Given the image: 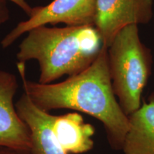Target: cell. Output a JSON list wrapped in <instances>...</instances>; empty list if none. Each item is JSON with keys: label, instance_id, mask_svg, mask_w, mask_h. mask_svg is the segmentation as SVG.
I'll list each match as a JSON object with an SVG mask.
<instances>
[{"label": "cell", "instance_id": "7", "mask_svg": "<svg viewBox=\"0 0 154 154\" xmlns=\"http://www.w3.org/2000/svg\"><path fill=\"white\" fill-rule=\"evenodd\" d=\"M20 118L27 125L32 137V154H68L65 152L52 131L51 114L42 110L24 93L16 105Z\"/></svg>", "mask_w": 154, "mask_h": 154}, {"label": "cell", "instance_id": "1", "mask_svg": "<svg viewBox=\"0 0 154 154\" xmlns=\"http://www.w3.org/2000/svg\"><path fill=\"white\" fill-rule=\"evenodd\" d=\"M17 66L24 93L36 106L47 112L69 109L91 116L102 123L111 149L122 150L129 122L113 92L107 47L103 46L86 69L56 84L28 80L25 63L18 62Z\"/></svg>", "mask_w": 154, "mask_h": 154}, {"label": "cell", "instance_id": "5", "mask_svg": "<svg viewBox=\"0 0 154 154\" xmlns=\"http://www.w3.org/2000/svg\"><path fill=\"white\" fill-rule=\"evenodd\" d=\"M153 12V0H96L94 26L109 48L123 29L148 24Z\"/></svg>", "mask_w": 154, "mask_h": 154}, {"label": "cell", "instance_id": "13", "mask_svg": "<svg viewBox=\"0 0 154 154\" xmlns=\"http://www.w3.org/2000/svg\"><path fill=\"white\" fill-rule=\"evenodd\" d=\"M153 28H154V12H153Z\"/></svg>", "mask_w": 154, "mask_h": 154}, {"label": "cell", "instance_id": "6", "mask_svg": "<svg viewBox=\"0 0 154 154\" xmlns=\"http://www.w3.org/2000/svg\"><path fill=\"white\" fill-rule=\"evenodd\" d=\"M17 88L16 76L0 70V146L31 151L30 131L19 116L13 101Z\"/></svg>", "mask_w": 154, "mask_h": 154}, {"label": "cell", "instance_id": "8", "mask_svg": "<svg viewBox=\"0 0 154 154\" xmlns=\"http://www.w3.org/2000/svg\"><path fill=\"white\" fill-rule=\"evenodd\" d=\"M50 124L56 138L66 153L81 154L93 149L95 128L84 122L80 113L51 115Z\"/></svg>", "mask_w": 154, "mask_h": 154}, {"label": "cell", "instance_id": "9", "mask_svg": "<svg viewBox=\"0 0 154 154\" xmlns=\"http://www.w3.org/2000/svg\"><path fill=\"white\" fill-rule=\"evenodd\" d=\"M128 117L129 127L122 148L124 153L154 154V93Z\"/></svg>", "mask_w": 154, "mask_h": 154}, {"label": "cell", "instance_id": "14", "mask_svg": "<svg viewBox=\"0 0 154 154\" xmlns=\"http://www.w3.org/2000/svg\"><path fill=\"white\" fill-rule=\"evenodd\" d=\"M31 154H32V153H31Z\"/></svg>", "mask_w": 154, "mask_h": 154}, {"label": "cell", "instance_id": "11", "mask_svg": "<svg viewBox=\"0 0 154 154\" xmlns=\"http://www.w3.org/2000/svg\"><path fill=\"white\" fill-rule=\"evenodd\" d=\"M9 1L12 2L13 3L18 6L19 8L22 9L28 16H29L32 12V7L25 0H9Z\"/></svg>", "mask_w": 154, "mask_h": 154}, {"label": "cell", "instance_id": "4", "mask_svg": "<svg viewBox=\"0 0 154 154\" xmlns=\"http://www.w3.org/2000/svg\"><path fill=\"white\" fill-rule=\"evenodd\" d=\"M95 14L96 0H54L46 6L32 8L27 20L19 23L3 38L2 47H9L22 34L47 24L94 26Z\"/></svg>", "mask_w": 154, "mask_h": 154}, {"label": "cell", "instance_id": "2", "mask_svg": "<svg viewBox=\"0 0 154 154\" xmlns=\"http://www.w3.org/2000/svg\"><path fill=\"white\" fill-rule=\"evenodd\" d=\"M27 33L19 44L17 59L19 62L37 61L41 84H51L65 75L82 72L95 61L103 47L94 25L41 26Z\"/></svg>", "mask_w": 154, "mask_h": 154}, {"label": "cell", "instance_id": "12", "mask_svg": "<svg viewBox=\"0 0 154 154\" xmlns=\"http://www.w3.org/2000/svg\"><path fill=\"white\" fill-rule=\"evenodd\" d=\"M0 154H31V151H24L0 146Z\"/></svg>", "mask_w": 154, "mask_h": 154}, {"label": "cell", "instance_id": "3", "mask_svg": "<svg viewBox=\"0 0 154 154\" xmlns=\"http://www.w3.org/2000/svg\"><path fill=\"white\" fill-rule=\"evenodd\" d=\"M108 61L113 92L128 116L141 106L153 63L151 51L140 40L138 26H126L116 36L108 48Z\"/></svg>", "mask_w": 154, "mask_h": 154}, {"label": "cell", "instance_id": "10", "mask_svg": "<svg viewBox=\"0 0 154 154\" xmlns=\"http://www.w3.org/2000/svg\"><path fill=\"white\" fill-rule=\"evenodd\" d=\"M9 19V11L7 0H0V27Z\"/></svg>", "mask_w": 154, "mask_h": 154}]
</instances>
